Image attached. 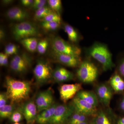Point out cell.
Listing matches in <instances>:
<instances>
[{
  "instance_id": "4316f807",
  "label": "cell",
  "mask_w": 124,
  "mask_h": 124,
  "mask_svg": "<svg viewBox=\"0 0 124 124\" xmlns=\"http://www.w3.org/2000/svg\"><path fill=\"white\" fill-rule=\"evenodd\" d=\"M12 59L18 64L28 68L30 64V61L28 59L23 55H16Z\"/></svg>"
},
{
  "instance_id": "60d3db41",
  "label": "cell",
  "mask_w": 124,
  "mask_h": 124,
  "mask_svg": "<svg viewBox=\"0 0 124 124\" xmlns=\"http://www.w3.org/2000/svg\"><path fill=\"white\" fill-rule=\"evenodd\" d=\"M5 33L4 31L2 29L0 30V40L3 39L5 38Z\"/></svg>"
},
{
  "instance_id": "cb8c5ba5",
  "label": "cell",
  "mask_w": 124,
  "mask_h": 124,
  "mask_svg": "<svg viewBox=\"0 0 124 124\" xmlns=\"http://www.w3.org/2000/svg\"><path fill=\"white\" fill-rule=\"evenodd\" d=\"M47 2L50 7L54 12L60 15L62 8L61 1L60 0H49L47 1Z\"/></svg>"
},
{
  "instance_id": "7c38bea8",
  "label": "cell",
  "mask_w": 124,
  "mask_h": 124,
  "mask_svg": "<svg viewBox=\"0 0 124 124\" xmlns=\"http://www.w3.org/2000/svg\"><path fill=\"white\" fill-rule=\"evenodd\" d=\"M20 108L27 124H34L38 112L36 103L32 100H31L24 103Z\"/></svg>"
},
{
  "instance_id": "8992f818",
  "label": "cell",
  "mask_w": 124,
  "mask_h": 124,
  "mask_svg": "<svg viewBox=\"0 0 124 124\" xmlns=\"http://www.w3.org/2000/svg\"><path fill=\"white\" fill-rule=\"evenodd\" d=\"M53 72L50 64L44 60L38 62L33 70L37 82L40 84L45 83L51 79L53 77Z\"/></svg>"
},
{
  "instance_id": "b9f144b4",
  "label": "cell",
  "mask_w": 124,
  "mask_h": 124,
  "mask_svg": "<svg viewBox=\"0 0 124 124\" xmlns=\"http://www.w3.org/2000/svg\"><path fill=\"white\" fill-rule=\"evenodd\" d=\"M2 1L3 4H4L8 5L9 4H10L11 2H13V0H4Z\"/></svg>"
},
{
  "instance_id": "74e56055",
  "label": "cell",
  "mask_w": 124,
  "mask_h": 124,
  "mask_svg": "<svg viewBox=\"0 0 124 124\" xmlns=\"http://www.w3.org/2000/svg\"><path fill=\"white\" fill-rule=\"evenodd\" d=\"M8 55L7 54H4V60H3V65L2 66H7L8 62Z\"/></svg>"
},
{
  "instance_id": "7402d4cb",
  "label": "cell",
  "mask_w": 124,
  "mask_h": 124,
  "mask_svg": "<svg viewBox=\"0 0 124 124\" xmlns=\"http://www.w3.org/2000/svg\"><path fill=\"white\" fill-rule=\"evenodd\" d=\"M16 110L15 106L13 104H6L0 108V116L2 119L9 118L14 111Z\"/></svg>"
},
{
  "instance_id": "d6a6232c",
  "label": "cell",
  "mask_w": 124,
  "mask_h": 124,
  "mask_svg": "<svg viewBox=\"0 0 124 124\" xmlns=\"http://www.w3.org/2000/svg\"><path fill=\"white\" fill-rule=\"evenodd\" d=\"M46 2L45 0H35L31 6L33 9L37 10L45 6Z\"/></svg>"
},
{
  "instance_id": "5b68a950",
  "label": "cell",
  "mask_w": 124,
  "mask_h": 124,
  "mask_svg": "<svg viewBox=\"0 0 124 124\" xmlns=\"http://www.w3.org/2000/svg\"><path fill=\"white\" fill-rule=\"evenodd\" d=\"M52 49L59 53L80 57L81 50L79 47L66 41L60 37H54L52 39Z\"/></svg>"
},
{
  "instance_id": "d6986e66",
  "label": "cell",
  "mask_w": 124,
  "mask_h": 124,
  "mask_svg": "<svg viewBox=\"0 0 124 124\" xmlns=\"http://www.w3.org/2000/svg\"><path fill=\"white\" fill-rule=\"evenodd\" d=\"M20 42L27 50L31 52L36 51L38 43V39L35 37L23 39L20 40Z\"/></svg>"
},
{
  "instance_id": "ac0fdd59",
  "label": "cell",
  "mask_w": 124,
  "mask_h": 124,
  "mask_svg": "<svg viewBox=\"0 0 124 124\" xmlns=\"http://www.w3.org/2000/svg\"><path fill=\"white\" fill-rule=\"evenodd\" d=\"M115 122L104 111L100 110L90 121V124H115Z\"/></svg>"
},
{
  "instance_id": "d4e9b609",
  "label": "cell",
  "mask_w": 124,
  "mask_h": 124,
  "mask_svg": "<svg viewBox=\"0 0 124 124\" xmlns=\"http://www.w3.org/2000/svg\"><path fill=\"white\" fill-rule=\"evenodd\" d=\"M23 117L24 116L20 108L14 111L9 118L11 122L17 123L22 121Z\"/></svg>"
},
{
  "instance_id": "f35d334b",
  "label": "cell",
  "mask_w": 124,
  "mask_h": 124,
  "mask_svg": "<svg viewBox=\"0 0 124 124\" xmlns=\"http://www.w3.org/2000/svg\"><path fill=\"white\" fill-rule=\"evenodd\" d=\"M115 124H124V116L118 118L116 121Z\"/></svg>"
},
{
  "instance_id": "9a60e30c",
  "label": "cell",
  "mask_w": 124,
  "mask_h": 124,
  "mask_svg": "<svg viewBox=\"0 0 124 124\" xmlns=\"http://www.w3.org/2000/svg\"><path fill=\"white\" fill-rule=\"evenodd\" d=\"M57 105L54 104L49 108L39 112L36 118V123L38 124H49Z\"/></svg>"
},
{
  "instance_id": "2e32d148",
  "label": "cell",
  "mask_w": 124,
  "mask_h": 124,
  "mask_svg": "<svg viewBox=\"0 0 124 124\" xmlns=\"http://www.w3.org/2000/svg\"><path fill=\"white\" fill-rule=\"evenodd\" d=\"M109 83L114 92L117 93L124 92V79L117 72L111 78Z\"/></svg>"
},
{
  "instance_id": "4fadbf2b",
  "label": "cell",
  "mask_w": 124,
  "mask_h": 124,
  "mask_svg": "<svg viewBox=\"0 0 124 124\" xmlns=\"http://www.w3.org/2000/svg\"><path fill=\"white\" fill-rule=\"evenodd\" d=\"M96 93L99 101L105 106H109L113 96L112 88L105 84H101L97 86Z\"/></svg>"
},
{
  "instance_id": "f546056e",
  "label": "cell",
  "mask_w": 124,
  "mask_h": 124,
  "mask_svg": "<svg viewBox=\"0 0 124 124\" xmlns=\"http://www.w3.org/2000/svg\"><path fill=\"white\" fill-rule=\"evenodd\" d=\"M10 66L13 70L17 72H23L26 71L28 68L18 64L12 59L10 63Z\"/></svg>"
},
{
  "instance_id": "e575fe53",
  "label": "cell",
  "mask_w": 124,
  "mask_h": 124,
  "mask_svg": "<svg viewBox=\"0 0 124 124\" xmlns=\"http://www.w3.org/2000/svg\"><path fill=\"white\" fill-rule=\"evenodd\" d=\"M8 100L6 93H1L0 94V108L6 105L7 100Z\"/></svg>"
},
{
  "instance_id": "484cf974",
  "label": "cell",
  "mask_w": 124,
  "mask_h": 124,
  "mask_svg": "<svg viewBox=\"0 0 124 124\" xmlns=\"http://www.w3.org/2000/svg\"><path fill=\"white\" fill-rule=\"evenodd\" d=\"M61 23L55 22H43L41 26L44 29L47 31H55L60 27Z\"/></svg>"
},
{
  "instance_id": "ab89813d",
  "label": "cell",
  "mask_w": 124,
  "mask_h": 124,
  "mask_svg": "<svg viewBox=\"0 0 124 124\" xmlns=\"http://www.w3.org/2000/svg\"><path fill=\"white\" fill-rule=\"evenodd\" d=\"M4 54L2 53H0V65L2 66L3 65V60H4Z\"/></svg>"
},
{
  "instance_id": "ee69618b",
  "label": "cell",
  "mask_w": 124,
  "mask_h": 124,
  "mask_svg": "<svg viewBox=\"0 0 124 124\" xmlns=\"http://www.w3.org/2000/svg\"></svg>"
},
{
  "instance_id": "3957f363",
  "label": "cell",
  "mask_w": 124,
  "mask_h": 124,
  "mask_svg": "<svg viewBox=\"0 0 124 124\" xmlns=\"http://www.w3.org/2000/svg\"><path fill=\"white\" fill-rule=\"evenodd\" d=\"M77 71L78 79L86 84L93 83L97 79L98 75L97 67L94 63L89 60L81 62Z\"/></svg>"
},
{
  "instance_id": "277c9868",
  "label": "cell",
  "mask_w": 124,
  "mask_h": 124,
  "mask_svg": "<svg viewBox=\"0 0 124 124\" xmlns=\"http://www.w3.org/2000/svg\"><path fill=\"white\" fill-rule=\"evenodd\" d=\"M12 32L15 39L20 41L40 35L39 31L36 26L31 23L24 21L15 24L13 27Z\"/></svg>"
},
{
  "instance_id": "4dcf8cb0",
  "label": "cell",
  "mask_w": 124,
  "mask_h": 124,
  "mask_svg": "<svg viewBox=\"0 0 124 124\" xmlns=\"http://www.w3.org/2000/svg\"><path fill=\"white\" fill-rule=\"evenodd\" d=\"M5 53L8 56L16 54L18 51V48L16 45L12 43H9L5 48Z\"/></svg>"
},
{
  "instance_id": "d590c367",
  "label": "cell",
  "mask_w": 124,
  "mask_h": 124,
  "mask_svg": "<svg viewBox=\"0 0 124 124\" xmlns=\"http://www.w3.org/2000/svg\"><path fill=\"white\" fill-rule=\"evenodd\" d=\"M21 2L22 4L24 6H32L34 2V0H21Z\"/></svg>"
},
{
  "instance_id": "1f68e13d",
  "label": "cell",
  "mask_w": 124,
  "mask_h": 124,
  "mask_svg": "<svg viewBox=\"0 0 124 124\" xmlns=\"http://www.w3.org/2000/svg\"><path fill=\"white\" fill-rule=\"evenodd\" d=\"M69 70L63 67H59L56 68L53 72V77L55 81L67 72Z\"/></svg>"
},
{
  "instance_id": "603a6c76",
  "label": "cell",
  "mask_w": 124,
  "mask_h": 124,
  "mask_svg": "<svg viewBox=\"0 0 124 124\" xmlns=\"http://www.w3.org/2000/svg\"><path fill=\"white\" fill-rule=\"evenodd\" d=\"M54 12L50 7L45 6L36 10L34 18L36 20H41L47 15Z\"/></svg>"
},
{
  "instance_id": "8d00e7d4",
  "label": "cell",
  "mask_w": 124,
  "mask_h": 124,
  "mask_svg": "<svg viewBox=\"0 0 124 124\" xmlns=\"http://www.w3.org/2000/svg\"><path fill=\"white\" fill-rule=\"evenodd\" d=\"M119 107L121 110L124 113V95L120 102Z\"/></svg>"
},
{
  "instance_id": "44dd1931",
  "label": "cell",
  "mask_w": 124,
  "mask_h": 124,
  "mask_svg": "<svg viewBox=\"0 0 124 124\" xmlns=\"http://www.w3.org/2000/svg\"><path fill=\"white\" fill-rule=\"evenodd\" d=\"M88 116L75 112L69 118L67 124H76L84 121H89Z\"/></svg>"
},
{
  "instance_id": "6da1fadb",
  "label": "cell",
  "mask_w": 124,
  "mask_h": 124,
  "mask_svg": "<svg viewBox=\"0 0 124 124\" xmlns=\"http://www.w3.org/2000/svg\"><path fill=\"white\" fill-rule=\"evenodd\" d=\"M5 85L6 94L12 104L22 102L29 98L31 90L30 81L19 80L7 76Z\"/></svg>"
},
{
  "instance_id": "7bdbcfd3",
  "label": "cell",
  "mask_w": 124,
  "mask_h": 124,
  "mask_svg": "<svg viewBox=\"0 0 124 124\" xmlns=\"http://www.w3.org/2000/svg\"><path fill=\"white\" fill-rule=\"evenodd\" d=\"M20 124V123H14V124Z\"/></svg>"
},
{
  "instance_id": "ffe728a7",
  "label": "cell",
  "mask_w": 124,
  "mask_h": 124,
  "mask_svg": "<svg viewBox=\"0 0 124 124\" xmlns=\"http://www.w3.org/2000/svg\"><path fill=\"white\" fill-rule=\"evenodd\" d=\"M64 29L71 42L75 43L79 41L80 38L79 35L73 27L70 24H66L64 25Z\"/></svg>"
},
{
  "instance_id": "8fae6325",
  "label": "cell",
  "mask_w": 124,
  "mask_h": 124,
  "mask_svg": "<svg viewBox=\"0 0 124 124\" xmlns=\"http://www.w3.org/2000/svg\"><path fill=\"white\" fill-rule=\"evenodd\" d=\"M81 89L82 85L79 83L62 85L59 89L60 99L64 103H66L74 97Z\"/></svg>"
},
{
  "instance_id": "f1b7e54d",
  "label": "cell",
  "mask_w": 124,
  "mask_h": 124,
  "mask_svg": "<svg viewBox=\"0 0 124 124\" xmlns=\"http://www.w3.org/2000/svg\"><path fill=\"white\" fill-rule=\"evenodd\" d=\"M43 22H55L61 23L60 16L54 12L47 15L45 18L41 19Z\"/></svg>"
},
{
  "instance_id": "9c48e42d",
  "label": "cell",
  "mask_w": 124,
  "mask_h": 124,
  "mask_svg": "<svg viewBox=\"0 0 124 124\" xmlns=\"http://www.w3.org/2000/svg\"><path fill=\"white\" fill-rule=\"evenodd\" d=\"M51 54V57L55 62L70 67H79L82 62L80 57L59 53L53 50Z\"/></svg>"
},
{
  "instance_id": "7a4b0ae2",
  "label": "cell",
  "mask_w": 124,
  "mask_h": 124,
  "mask_svg": "<svg viewBox=\"0 0 124 124\" xmlns=\"http://www.w3.org/2000/svg\"><path fill=\"white\" fill-rule=\"evenodd\" d=\"M86 54L101 65L103 70H111L115 66L112 54L106 45L95 42L86 50Z\"/></svg>"
},
{
  "instance_id": "836d02e7",
  "label": "cell",
  "mask_w": 124,
  "mask_h": 124,
  "mask_svg": "<svg viewBox=\"0 0 124 124\" xmlns=\"http://www.w3.org/2000/svg\"><path fill=\"white\" fill-rule=\"evenodd\" d=\"M117 72L124 79V57L120 60L117 67Z\"/></svg>"
},
{
  "instance_id": "30bf717a",
  "label": "cell",
  "mask_w": 124,
  "mask_h": 124,
  "mask_svg": "<svg viewBox=\"0 0 124 124\" xmlns=\"http://www.w3.org/2000/svg\"><path fill=\"white\" fill-rule=\"evenodd\" d=\"M54 97L51 90L48 89L39 93L36 100L38 112L49 108L54 104Z\"/></svg>"
},
{
  "instance_id": "52a82bcc",
  "label": "cell",
  "mask_w": 124,
  "mask_h": 124,
  "mask_svg": "<svg viewBox=\"0 0 124 124\" xmlns=\"http://www.w3.org/2000/svg\"><path fill=\"white\" fill-rule=\"evenodd\" d=\"M75 112L72 105H57L49 124H67L69 118Z\"/></svg>"
},
{
  "instance_id": "5bb4252c",
  "label": "cell",
  "mask_w": 124,
  "mask_h": 124,
  "mask_svg": "<svg viewBox=\"0 0 124 124\" xmlns=\"http://www.w3.org/2000/svg\"><path fill=\"white\" fill-rule=\"evenodd\" d=\"M6 16L9 19L14 21L23 22L29 17L27 12L17 7H12L7 11Z\"/></svg>"
},
{
  "instance_id": "e0dca14e",
  "label": "cell",
  "mask_w": 124,
  "mask_h": 124,
  "mask_svg": "<svg viewBox=\"0 0 124 124\" xmlns=\"http://www.w3.org/2000/svg\"><path fill=\"white\" fill-rule=\"evenodd\" d=\"M76 97L96 107L98 104L97 96L92 91H80L77 93Z\"/></svg>"
},
{
  "instance_id": "83f0119b",
  "label": "cell",
  "mask_w": 124,
  "mask_h": 124,
  "mask_svg": "<svg viewBox=\"0 0 124 124\" xmlns=\"http://www.w3.org/2000/svg\"><path fill=\"white\" fill-rule=\"evenodd\" d=\"M49 43L46 39H42L38 42L37 50L40 54H44L46 52Z\"/></svg>"
},
{
  "instance_id": "ba28073f",
  "label": "cell",
  "mask_w": 124,
  "mask_h": 124,
  "mask_svg": "<svg viewBox=\"0 0 124 124\" xmlns=\"http://www.w3.org/2000/svg\"><path fill=\"white\" fill-rule=\"evenodd\" d=\"M72 106L75 112L90 116H94L97 112V107L76 97L72 101Z\"/></svg>"
}]
</instances>
